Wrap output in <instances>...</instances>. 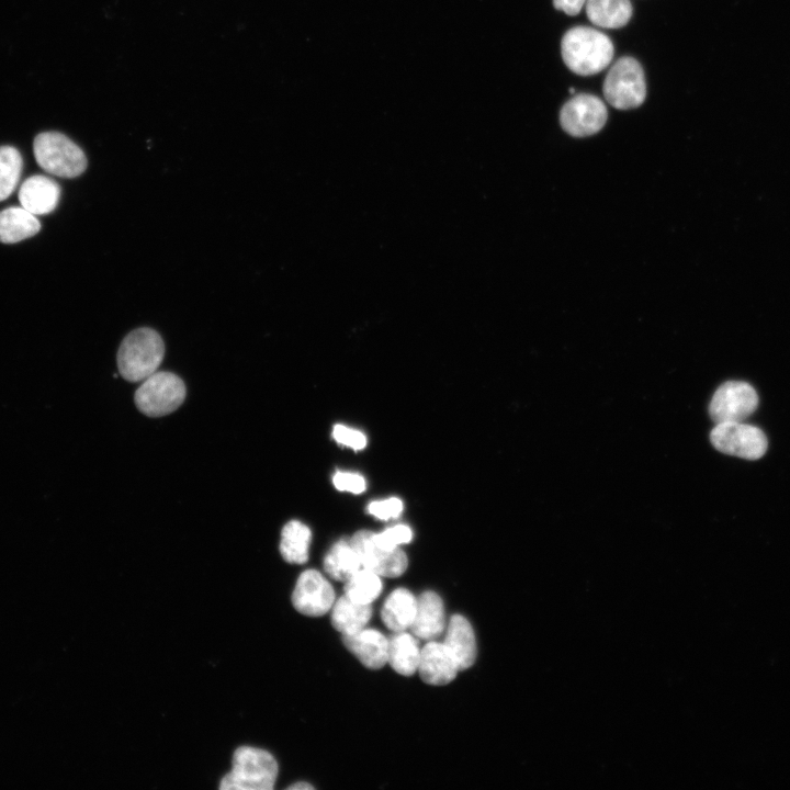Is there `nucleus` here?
I'll use <instances>...</instances> for the list:
<instances>
[{
    "label": "nucleus",
    "mask_w": 790,
    "mask_h": 790,
    "mask_svg": "<svg viewBox=\"0 0 790 790\" xmlns=\"http://www.w3.org/2000/svg\"><path fill=\"white\" fill-rule=\"evenodd\" d=\"M444 624V607L440 596L430 590L422 592L417 598L416 614L410 627L414 635L431 641L443 632Z\"/></svg>",
    "instance_id": "obj_16"
},
{
    "label": "nucleus",
    "mask_w": 790,
    "mask_h": 790,
    "mask_svg": "<svg viewBox=\"0 0 790 790\" xmlns=\"http://www.w3.org/2000/svg\"><path fill=\"white\" fill-rule=\"evenodd\" d=\"M443 644L459 670L470 668L476 658L475 634L470 622L461 614L451 617Z\"/></svg>",
    "instance_id": "obj_15"
},
{
    "label": "nucleus",
    "mask_w": 790,
    "mask_h": 790,
    "mask_svg": "<svg viewBox=\"0 0 790 790\" xmlns=\"http://www.w3.org/2000/svg\"><path fill=\"white\" fill-rule=\"evenodd\" d=\"M417 609V598L406 588L395 589L386 598L381 618L383 623L393 632H403L410 629Z\"/></svg>",
    "instance_id": "obj_17"
},
{
    "label": "nucleus",
    "mask_w": 790,
    "mask_h": 790,
    "mask_svg": "<svg viewBox=\"0 0 790 790\" xmlns=\"http://www.w3.org/2000/svg\"><path fill=\"white\" fill-rule=\"evenodd\" d=\"M232 770L221 780L222 790H271L278 777V763L267 751L238 747L233 755Z\"/></svg>",
    "instance_id": "obj_3"
},
{
    "label": "nucleus",
    "mask_w": 790,
    "mask_h": 790,
    "mask_svg": "<svg viewBox=\"0 0 790 790\" xmlns=\"http://www.w3.org/2000/svg\"><path fill=\"white\" fill-rule=\"evenodd\" d=\"M41 229L36 215L24 207H9L0 212V241L14 244L34 236Z\"/></svg>",
    "instance_id": "obj_18"
},
{
    "label": "nucleus",
    "mask_w": 790,
    "mask_h": 790,
    "mask_svg": "<svg viewBox=\"0 0 790 790\" xmlns=\"http://www.w3.org/2000/svg\"><path fill=\"white\" fill-rule=\"evenodd\" d=\"M33 150L40 167L53 176L76 178L87 168V157L82 149L58 132L38 134Z\"/></svg>",
    "instance_id": "obj_4"
},
{
    "label": "nucleus",
    "mask_w": 790,
    "mask_h": 790,
    "mask_svg": "<svg viewBox=\"0 0 790 790\" xmlns=\"http://www.w3.org/2000/svg\"><path fill=\"white\" fill-rule=\"evenodd\" d=\"M607 102L619 110L640 106L646 97L642 66L630 56L619 58L609 69L602 86Z\"/></svg>",
    "instance_id": "obj_5"
},
{
    "label": "nucleus",
    "mask_w": 790,
    "mask_h": 790,
    "mask_svg": "<svg viewBox=\"0 0 790 790\" xmlns=\"http://www.w3.org/2000/svg\"><path fill=\"white\" fill-rule=\"evenodd\" d=\"M332 438L339 444L354 451L363 450L366 445V437L363 432L340 424L332 428Z\"/></svg>",
    "instance_id": "obj_26"
},
{
    "label": "nucleus",
    "mask_w": 790,
    "mask_h": 790,
    "mask_svg": "<svg viewBox=\"0 0 790 790\" xmlns=\"http://www.w3.org/2000/svg\"><path fill=\"white\" fill-rule=\"evenodd\" d=\"M342 642L366 668L380 669L387 663L388 640L377 630L364 628L345 634Z\"/></svg>",
    "instance_id": "obj_12"
},
{
    "label": "nucleus",
    "mask_w": 790,
    "mask_h": 790,
    "mask_svg": "<svg viewBox=\"0 0 790 790\" xmlns=\"http://www.w3.org/2000/svg\"><path fill=\"white\" fill-rule=\"evenodd\" d=\"M60 198L58 183L42 174L27 178L20 187L19 200L25 210L34 215L53 212Z\"/></svg>",
    "instance_id": "obj_14"
},
{
    "label": "nucleus",
    "mask_w": 790,
    "mask_h": 790,
    "mask_svg": "<svg viewBox=\"0 0 790 790\" xmlns=\"http://www.w3.org/2000/svg\"><path fill=\"white\" fill-rule=\"evenodd\" d=\"M361 566L383 577H398L405 573L408 560L399 548H387L380 543L374 532L360 530L351 538Z\"/></svg>",
    "instance_id": "obj_9"
},
{
    "label": "nucleus",
    "mask_w": 790,
    "mask_h": 790,
    "mask_svg": "<svg viewBox=\"0 0 790 790\" xmlns=\"http://www.w3.org/2000/svg\"><path fill=\"white\" fill-rule=\"evenodd\" d=\"M287 789H293V790L304 789V790H307V789H313V787H312L309 783H307V782L301 781V782H296V783L290 786Z\"/></svg>",
    "instance_id": "obj_31"
},
{
    "label": "nucleus",
    "mask_w": 790,
    "mask_h": 790,
    "mask_svg": "<svg viewBox=\"0 0 790 790\" xmlns=\"http://www.w3.org/2000/svg\"><path fill=\"white\" fill-rule=\"evenodd\" d=\"M403 501L397 497L374 500L368 506V512L381 520L397 518L403 512Z\"/></svg>",
    "instance_id": "obj_27"
},
{
    "label": "nucleus",
    "mask_w": 790,
    "mask_h": 790,
    "mask_svg": "<svg viewBox=\"0 0 790 790\" xmlns=\"http://www.w3.org/2000/svg\"><path fill=\"white\" fill-rule=\"evenodd\" d=\"M312 539L309 528L298 520L289 521L282 529L280 553L284 561L292 564H304L308 560Z\"/></svg>",
    "instance_id": "obj_23"
},
{
    "label": "nucleus",
    "mask_w": 790,
    "mask_h": 790,
    "mask_svg": "<svg viewBox=\"0 0 790 790\" xmlns=\"http://www.w3.org/2000/svg\"><path fill=\"white\" fill-rule=\"evenodd\" d=\"M185 385L176 374L156 371L136 390L134 400L146 416L161 417L174 411L185 398Z\"/></svg>",
    "instance_id": "obj_6"
},
{
    "label": "nucleus",
    "mask_w": 790,
    "mask_h": 790,
    "mask_svg": "<svg viewBox=\"0 0 790 790\" xmlns=\"http://www.w3.org/2000/svg\"><path fill=\"white\" fill-rule=\"evenodd\" d=\"M710 440L718 451L746 460L761 458L768 447L767 438L759 428L742 421L715 424Z\"/></svg>",
    "instance_id": "obj_7"
},
{
    "label": "nucleus",
    "mask_w": 790,
    "mask_h": 790,
    "mask_svg": "<svg viewBox=\"0 0 790 790\" xmlns=\"http://www.w3.org/2000/svg\"><path fill=\"white\" fill-rule=\"evenodd\" d=\"M324 568L339 582H346L360 569L361 562L351 541L343 538L334 543L324 558Z\"/></svg>",
    "instance_id": "obj_22"
},
{
    "label": "nucleus",
    "mask_w": 790,
    "mask_h": 790,
    "mask_svg": "<svg viewBox=\"0 0 790 790\" xmlns=\"http://www.w3.org/2000/svg\"><path fill=\"white\" fill-rule=\"evenodd\" d=\"M607 121V108L594 94L580 93L569 99L562 108L560 123L574 137H586L599 132Z\"/></svg>",
    "instance_id": "obj_10"
},
{
    "label": "nucleus",
    "mask_w": 790,
    "mask_h": 790,
    "mask_svg": "<svg viewBox=\"0 0 790 790\" xmlns=\"http://www.w3.org/2000/svg\"><path fill=\"white\" fill-rule=\"evenodd\" d=\"M418 672L426 684L443 686L455 678L459 669L443 643L429 641L420 650Z\"/></svg>",
    "instance_id": "obj_13"
},
{
    "label": "nucleus",
    "mask_w": 790,
    "mask_h": 790,
    "mask_svg": "<svg viewBox=\"0 0 790 790\" xmlns=\"http://www.w3.org/2000/svg\"><path fill=\"white\" fill-rule=\"evenodd\" d=\"M292 603L304 616L320 617L332 608L335 590L318 571L307 569L296 580Z\"/></svg>",
    "instance_id": "obj_11"
},
{
    "label": "nucleus",
    "mask_w": 790,
    "mask_h": 790,
    "mask_svg": "<svg viewBox=\"0 0 790 790\" xmlns=\"http://www.w3.org/2000/svg\"><path fill=\"white\" fill-rule=\"evenodd\" d=\"M334 486L341 492L352 494H361L366 488L365 479L362 475L353 472L338 471L332 476Z\"/></svg>",
    "instance_id": "obj_29"
},
{
    "label": "nucleus",
    "mask_w": 790,
    "mask_h": 790,
    "mask_svg": "<svg viewBox=\"0 0 790 790\" xmlns=\"http://www.w3.org/2000/svg\"><path fill=\"white\" fill-rule=\"evenodd\" d=\"M585 9L588 20L603 29L622 27L632 16L630 0H586Z\"/></svg>",
    "instance_id": "obj_19"
},
{
    "label": "nucleus",
    "mask_w": 790,
    "mask_h": 790,
    "mask_svg": "<svg viewBox=\"0 0 790 790\" xmlns=\"http://www.w3.org/2000/svg\"><path fill=\"white\" fill-rule=\"evenodd\" d=\"M569 92H571V93H574L575 91H574V89H569Z\"/></svg>",
    "instance_id": "obj_32"
},
{
    "label": "nucleus",
    "mask_w": 790,
    "mask_h": 790,
    "mask_svg": "<svg viewBox=\"0 0 790 790\" xmlns=\"http://www.w3.org/2000/svg\"><path fill=\"white\" fill-rule=\"evenodd\" d=\"M331 609V624L342 635L364 629L372 617L371 605L358 603L346 595Z\"/></svg>",
    "instance_id": "obj_21"
},
{
    "label": "nucleus",
    "mask_w": 790,
    "mask_h": 790,
    "mask_svg": "<svg viewBox=\"0 0 790 790\" xmlns=\"http://www.w3.org/2000/svg\"><path fill=\"white\" fill-rule=\"evenodd\" d=\"M22 167L23 159L16 148L0 147V201L8 199L16 189Z\"/></svg>",
    "instance_id": "obj_25"
},
{
    "label": "nucleus",
    "mask_w": 790,
    "mask_h": 790,
    "mask_svg": "<svg viewBox=\"0 0 790 790\" xmlns=\"http://www.w3.org/2000/svg\"><path fill=\"white\" fill-rule=\"evenodd\" d=\"M165 356L160 335L147 327L131 331L117 351L120 375L129 382H140L155 373Z\"/></svg>",
    "instance_id": "obj_2"
},
{
    "label": "nucleus",
    "mask_w": 790,
    "mask_h": 790,
    "mask_svg": "<svg viewBox=\"0 0 790 790\" xmlns=\"http://www.w3.org/2000/svg\"><path fill=\"white\" fill-rule=\"evenodd\" d=\"M380 543L387 548H398V545L408 543L413 539V531L406 524L392 526L380 533H375Z\"/></svg>",
    "instance_id": "obj_28"
},
{
    "label": "nucleus",
    "mask_w": 790,
    "mask_h": 790,
    "mask_svg": "<svg viewBox=\"0 0 790 790\" xmlns=\"http://www.w3.org/2000/svg\"><path fill=\"white\" fill-rule=\"evenodd\" d=\"M420 648L417 640L409 633L396 632L388 640V658L391 667L403 676H411L418 670Z\"/></svg>",
    "instance_id": "obj_20"
},
{
    "label": "nucleus",
    "mask_w": 790,
    "mask_h": 790,
    "mask_svg": "<svg viewBox=\"0 0 790 790\" xmlns=\"http://www.w3.org/2000/svg\"><path fill=\"white\" fill-rule=\"evenodd\" d=\"M565 65L579 76H592L603 70L613 58L612 41L589 26L569 29L561 42Z\"/></svg>",
    "instance_id": "obj_1"
},
{
    "label": "nucleus",
    "mask_w": 790,
    "mask_h": 790,
    "mask_svg": "<svg viewBox=\"0 0 790 790\" xmlns=\"http://www.w3.org/2000/svg\"><path fill=\"white\" fill-rule=\"evenodd\" d=\"M758 395L754 387L742 381H727L714 392L709 414L715 422L743 421L757 408Z\"/></svg>",
    "instance_id": "obj_8"
},
{
    "label": "nucleus",
    "mask_w": 790,
    "mask_h": 790,
    "mask_svg": "<svg viewBox=\"0 0 790 790\" xmlns=\"http://www.w3.org/2000/svg\"><path fill=\"white\" fill-rule=\"evenodd\" d=\"M586 0H553L555 9L567 15H576L585 7Z\"/></svg>",
    "instance_id": "obj_30"
},
{
    "label": "nucleus",
    "mask_w": 790,
    "mask_h": 790,
    "mask_svg": "<svg viewBox=\"0 0 790 790\" xmlns=\"http://www.w3.org/2000/svg\"><path fill=\"white\" fill-rule=\"evenodd\" d=\"M380 577L371 569L360 568L345 582V595L358 603L371 605L382 591Z\"/></svg>",
    "instance_id": "obj_24"
}]
</instances>
